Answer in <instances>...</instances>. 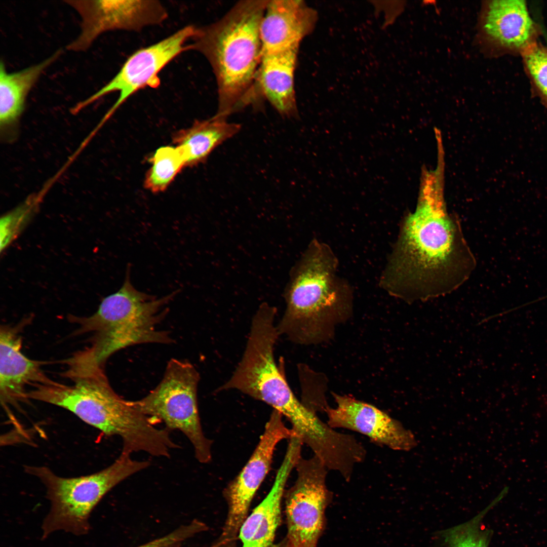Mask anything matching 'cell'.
Instances as JSON below:
<instances>
[{
	"label": "cell",
	"instance_id": "1",
	"mask_svg": "<svg viewBox=\"0 0 547 547\" xmlns=\"http://www.w3.org/2000/svg\"><path fill=\"white\" fill-rule=\"evenodd\" d=\"M476 265L460 223L446 209L442 172H426L415 211L401 221L380 286L408 303L426 301L457 289Z\"/></svg>",
	"mask_w": 547,
	"mask_h": 547
},
{
	"label": "cell",
	"instance_id": "2",
	"mask_svg": "<svg viewBox=\"0 0 547 547\" xmlns=\"http://www.w3.org/2000/svg\"><path fill=\"white\" fill-rule=\"evenodd\" d=\"M67 385L51 380L36 383L28 391V399L43 402L69 411L107 436L123 441L122 452L143 451L159 457L170 443L169 432L159 428L148 416L137 411L110 386L103 367L68 361Z\"/></svg>",
	"mask_w": 547,
	"mask_h": 547
},
{
	"label": "cell",
	"instance_id": "3",
	"mask_svg": "<svg viewBox=\"0 0 547 547\" xmlns=\"http://www.w3.org/2000/svg\"><path fill=\"white\" fill-rule=\"evenodd\" d=\"M338 260L330 246L312 239L293 266L285 290L286 308L277 325L280 336L317 344L334 336L352 316L353 292L337 274Z\"/></svg>",
	"mask_w": 547,
	"mask_h": 547
},
{
	"label": "cell",
	"instance_id": "4",
	"mask_svg": "<svg viewBox=\"0 0 547 547\" xmlns=\"http://www.w3.org/2000/svg\"><path fill=\"white\" fill-rule=\"evenodd\" d=\"M268 0L236 3L219 20L201 27L187 44L188 50L202 54L216 78L218 110L227 119L254 99L262 55L260 27Z\"/></svg>",
	"mask_w": 547,
	"mask_h": 547
},
{
	"label": "cell",
	"instance_id": "5",
	"mask_svg": "<svg viewBox=\"0 0 547 547\" xmlns=\"http://www.w3.org/2000/svg\"><path fill=\"white\" fill-rule=\"evenodd\" d=\"M130 269L128 265L122 286L104 298L95 313L71 319L79 324L78 333L91 335L89 347L80 353L90 364L103 367L111 355L131 345L172 341L168 332L157 327L179 290L159 298L141 292L132 284Z\"/></svg>",
	"mask_w": 547,
	"mask_h": 547
},
{
	"label": "cell",
	"instance_id": "6",
	"mask_svg": "<svg viewBox=\"0 0 547 547\" xmlns=\"http://www.w3.org/2000/svg\"><path fill=\"white\" fill-rule=\"evenodd\" d=\"M277 308L261 303L253 317L246 347L230 378L218 390L236 389L262 401L286 417L298 431L308 423L312 411L299 400L278 365L275 345L280 336L275 319Z\"/></svg>",
	"mask_w": 547,
	"mask_h": 547
},
{
	"label": "cell",
	"instance_id": "7",
	"mask_svg": "<svg viewBox=\"0 0 547 547\" xmlns=\"http://www.w3.org/2000/svg\"><path fill=\"white\" fill-rule=\"evenodd\" d=\"M150 465L122 452L109 466L92 474L63 477L46 466L27 465L25 472L38 479L46 490L50 509L42 524V539L59 531L81 536L89 533L91 513L113 487Z\"/></svg>",
	"mask_w": 547,
	"mask_h": 547
},
{
	"label": "cell",
	"instance_id": "8",
	"mask_svg": "<svg viewBox=\"0 0 547 547\" xmlns=\"http://www.w3.org/2000/svg\"><path fill=\"white\" fill-rule=\"evenodd\" d=\"M199 373L187 361L172 359L159 384L145 397L129 401L137 411L154 422L162 421L169 431L181 432L191 443L196 459L210 462L212 442L205 436L197 400Z\"/></svg>",
	"mask_w": 547,
	"mask_h": 547
},
{
	"label": "cell",
	"instance_id": "9",
	"mask_svg": "<svg viewBox=\"0 0 547 547\" xmlns=\"http://www.w3.org/2000/svg\"><path fill=\"white\" fill-rule=\"evenodd\" d=\"M297 478L285 490L284 498L287 547H317L326 527L325 511L333 493L326 484L328 468L317 456L302 457L296 467Z\"/></svg>",
	"mask_w": 547,
	"mask_h": 547
},
{
	"label": "cell",
	"instance_id": "10",
	"mask_svg": "<svg viewBox=\"0 0 547 547\" xmlns=\"http://www.w3.org/2000/svg\"><path fill=\"white\" fill-rule=\"evenodd\" d=\"M283 416L273 410L259 442L239 474L223 490L227 512L222 532L215 547H237L240 528L248 516L250 505L268 473L277 445L283 440L297 435L288 427Z\"/></svg>",
	"mask_w": 547,
	"mask_h": 547
},
{
	"label": "cell",
	"instance_id": "11",
	"mask_svg": "<svg viewBox=\"0 0 547 547\" xmlns=\"http://www.w3.org/2000/svg\"><path fill=\"white\" fill-rule=\"evenodd\" d=\"M196 27L187 25L171 35L133 53L117 74L104 86L71 109L76 113L103 96L118 92L119 97L95 129L98 130L116 110L130 96L145 87L155 89L161 84L159 73L172 60L187 51L186 42L194 33Z\"/></svg>",
	"mask_w": 547,
	"mask_h": 547
},
{
	"label": "cell",
	"instance_id": "12",
	"mask_svg": "<svg viewBox=\"0 0 547 547\" xmlns=\"http://www.w3.org/2000/svg\"><path fill=\"white\" fill-rule=\"evenodd\" d=\"M80 15L81 31L66 48L85 51L102 33L114 30L137 31L162 24L166 8L158 1H66Z\"/></svg>",
	"mask_w": 547,
	"mask_h": 547
},
{
	"label": "cell",
	"instance_id": "13",
	"mask_svg": "<svg viewBox=\"0 0 547 547\" xmlns=\"http://www.w3.org/2000/svg\"><path fill=\"white\" fill-rule=\"evenodd\" d=\"M332 395L336 406L328 405L324 411L331 428L358 432L395 450L409 451L417 445L410 431L377 407L349 395Z\"/></svg>",
	"mask_w": 547,
	"mask_h": 547
},
{
	"label": "cell",
	"instance_id": "14",
	"mask_svg": "<svg viewBox=\"0 0 547 547\" xmlns=\"http://www.w3.org/2000/svg\"><path fill=\"white\" fill-rule=\"evenodd\" d=\"M317 13L302 1L268 0L260 27L262 54L299 47L312 30Z\"/></svg>",
	"mask_w": 547,
	"mask_h": 547
},
{
	"label": "cell",
	"instance_id": "15",
	"mask_svg": "<svg viewBox=\"0 0 547 547\" xmlns=\"http://www.w3.org/2000/svg\"><path fill=\"white\" fill-rule=\"evenodd\" d=\"M20 327L1 325L0 331V397L5 407L16 406L28 400L27 385L49 382L40 361L22 352Z\"/></svg>",
	"mask_w": 547,
	"mask_h": 547
},
{
	"label": "cell",
	"instance_id": "16",
	"mask_svg": "<svg viewBox=\"0 0 547 547\" xmlns=\"http://www.w3.org/2000/svg\"><path fill=\"white\" fill-rule=\"evenodd\" d=\"M62 50L34 65L8 72L4 62L0 63V132L5 142L17 137L19 120L25 109L26 99L41 75L61 55Z\"/></svg>",
	"mask_w": 547,
	"mask_h": 547
},
{
	"label": "cell",
	"instance_id": "17",
	"mask_svg": "<svg viewBox=\"0 0 547 547\" xmlns=\"http://www.w3.org/2000/svg\"><path fill=\"white\" fill-rule=\"evenodd\" d=\"M299 48L262 54L257 73V88L279 113L287 118L298 114L294 73Z\"/></svg>",
	"mask_w": 547,
	"mask_h": 547
},
{
	"label": "cell",
	"instance_id": "18",
	"mask_svg": "<svg viewBox=\"0 0 547 547\" xmlns=\"http://www.w3.org/2000/svg\"><path fill=\"white\" fill-rule=\"evenodd\" d=\"M484 29L491 40L521 53L534 41L536 25L522 0H496L488 5Z\"/></svg>",
	"mask_w": 547,
	"mask_h": 547
},
{
	"label": "cell",
	"instance_id": "19",
	"mask_svg": "<svg viewBox=\"0 0 547 547\" xmlns=\"http://www.w3.org/2000/svg\"><path fill=\"white\" fill-rule=\"evenodd\" d=\"M241 129V125L229 123L226 119L215 114L177 131L173 141L182 153L186 167H192L205 162L217 147L236 135Z\"/></svg>",
	"mask_w": 547,
	"mask_h": 547
},
{
	"label": "cell",
	"instance_id": "20",
	"mask_svg": "<svg viewBox=\"0 0 547 547\" xmlns=\"http://www.w3.org/2000/svg\"><path fill=\"white\" fill-rule=\"evenodd\" d=\"M281 498L268 494L248 515L238 535L241 547H287L284 538L278 542L275 538L281 523Z\"/></svg>",
	"mask_w": 547,
	"mask_h": 547
},
{
	"label": "cell",
	"instance_id": "21",
	"mask_svg": "<svg viewBox=\"0 0 547 547\" xmlns=\"http://www.w3.org/2000/svg\"><path fill=\"white\" fill-rule=\"evenodd\" d=\"M507 487L485 509L470 520L459 524L439 530L431 536V547H489L493 531L484 524V518L507 494Z\"/></svg>",
	"mask_w": 547,
	"mask_h": 547
},
{
	"label": "cell",
	"instance_id": "22",
	"mask_svg": "<svg viewBox=\"0 0 547 547\" xmlns=\"http://www.w3.org/2000/svg\"><path fill=\"white\" fill-rule=\"evenodd\" d=\"M151 166L146 172L145 187L153 193L165 191L181 170L186 162L180 149L165 146L157 149L150 159Z\"/></svg>",
	"mask_w": 547,
	"mask_h": 547
},
{
	"label": "cell",
	"instance_id": "23",
	"mask_svg": "<svg viewBox=\"0 0 547 547\" xmlns=\"http://www.w3.org/2000/svg\"><path fill=\"white\" fill-rule=\"evenodd\" d=\"M55 175L40 191L29 195L23 202L3 216L1 219V251L5 250L20 233L39 206L55 180Z\"/></svg>",
	"mask_w": 547,
	"mask_h": 547
},
{
	"label": "cell",
	"instance_id": "24",
	"mask_svg": "<svg viewBox=\"0 0 547 547\" xmlns=\"http://www.w3.org/2000/svg\"><path fill=\"white\" fill-rule=\"evenodd\" d=\"M521 54L527 71L547 106V49L534 42Z\"/></svg>",
	"mask_w": 547,
	"mask_h": 547
}]
</instances>
